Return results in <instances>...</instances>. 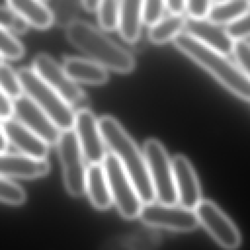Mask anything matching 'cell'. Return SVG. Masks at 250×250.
Segmentation results:
<instances>
[{
    "instance_id": "44dd1931",
    "label": "cell",
    "mask_w": 250,
    "mask_h": 250,
    "mask_svg": "<svg viewBox=\"0 0 250 250\" xmlns=\"http://www.w3.org/2000/svg\"><path fill=\"white\" fill-rule=\"evenodd\" d=\"M186 17L183 14H169L151 24L148 28L147 36L150 42L156 45L165 44L174 40L184 31Z\"/></svg>"
},
{
    "instance_id": "52a82bcc",
    "label": "cell",
    "mask_w": 250,
    "mask_h": 250,
    "mask_svg": "<svg viewBox=\"0 0 250 250\" xmlns=\"http://www.w3.org/2000/svg\"><path fill=\"white\" fill-rule=\"evenodd\" d=\"M57 144L65 188L74 197L82 196L85 192L87 168L75 132L72 129L62 131Z\"/></svg>"
},
{
    "instance_id": "5bb4252c",
    "label": "cell",
    "mask_w": 250,
    "mask_h": 250,
    "mask_svg": "<svg viewBox=\"0 0 250 250\" xmlns=\"http://www.w3.org/2000/svg\"><path fill=\"white\" fill-rule=\"evenodd\" d=\"M171 161L178 201L180 205L194 210L201 200L200 186L195 171L185 155H176Z\"/></svg>"
},
{
    "instance_id": "1f68e13d",
    "label": "cell",
    "mask_w": 250,
    "mask_h": 250,
    "mask_svg": "<svg viewBox=\"0 0 250 250\" xmlns=\"http://www.w3.org/2000/svg\"><path fill=\"white\" fill-rule=\"evenodd\" d=\"M212 0H187V11L189 17L205 18Z\"/></svg>"
},
{
    "instance_id": "d6986e66",
    "label": "cell",
    "mask_w": 250,
    "mask_h": 250,
    "mask_svg": "<svg viewBox=\"0 0 250 250\" xmlns=\"http://www.w3.org/2000/svg\"><path fill=\"white\" fill-rule=\"evenodd\" d=\"M29 25L38 29L49 28L53 21L52 10L42 0H6Z\"/></svg>"
},
{
    "instance_id": "cb8c5ba5",
    "label": "cell",
    "mask_w": 250,
    "mask_h": 250,
    "mask_svg": "<svg viewBox=\"0 0 250 250\" xmlns=\"http://www.w3.org/2000/svg\"><path fill=\"white\" fill-rule=\"evenodd\" d=\"M80 5H82L81 0H56L52 11L54 22L61 27L66 28L67 25L77 20Z\"/></svg>"
},
{
    "instance_id": "9c48e42d",
    "label": "cell",
    "mask_w": 250,
    "mask_h": 250,
    "mask_svg": "<svg viewBox=\"0 0 250 250\" xmlns=\"http://www.w3.org/2000/svg\"><path fill=\"white\" fill-rule=\"evenodd\" d=\"M194 211L198 223L221 246L232 249L240 245L241 236L237 228L214 202L200 200Z\"/></svg>"
},
{
    "instance_id": "8fae6325",
    "label": "cell",
    "mask_w": 250,
    "mask_h": 250,
    "mask_svg": "<svg viewBox=\"0 0 250 250\" xmlns=\"http://www.w3.org/2000/svg\"><path fill=\"white\" fill-rule=\"evenodd\" d=\"M14 114L17 119L41 137L48 145L57 144L61 130L52 119L25 94L13 100Z\"/></svg>"
},
{
    "instance_id": "6da1fadb",
    "label": "cell",
    "mask_w": 250,
    "mask_h": 250,
    "mask_svg": "<svg viewBox=\"0 0 250 250\" xmlns=\"http://www.w3.org/2000/svg\"><path fill=\"white\" fill-rule=\"evenodd\" d=\"M175 47L209 72L235 96L250 101V77L237 63L209 46L198 41L186 31L174 40Z\"/></svg>"
},
{
    "instance_id": "d6a6232c",
    "label": "cell",
    "mask_w": 250,
    "mask_h": 250,
    "mask_svg": "<svg viewBox=\"0 0 250 250\" xmlns=\"http://www.w3.org/2000/svg\"><path fill=\"white\" fill-rule=\"evenodd\" d=\"M13 114V101L0 88V120H7L11 118Z\"/></svg>"
},
{
    "instance_id": "e575fe53",
    "label": "cell",
    "mask_w": 250,
    "mask_h": 250,
    "mask_svg": "<svg viewBox=\"0 0 250 250\" xmlns=\"http://www.w3.org/2000/svg\"><path fill=\"white\" fill-rule=\"evenodd\" d=\"M81 1H82L83 8L90 13L96 12L97 7L100 2V0H81Z\"/></svg>"
},
{
    "instance_id": "484cf974",
    "label": "cell",
    "mask_w": 250,
    "mask_h": 250,
    "mask_svg": "<svg viewBox=\"0 0 250 250\" xmlns=\"http://www.w3.org/2000/svg\"><path fill=\"white\" fill-rule=\"evenodd\" d=\"M0 88L12 101L23 94L18 73L4 62L0 64Z\"/></svg>"
},
{
    "instance_id": "8d00e7d4",
    "label": "cell",
    "mask_w": 250,
    "mask_h": 250,
    "mask_svg": "<svg viewBox=\"0 0 250 250\" xmlns=\"http://www.w3.org/2000/svg\"><path fill=\"white\" fill-rule=\"evenodd\" d=\"M222 1H225V0H212V3H214V2H222Z\"/></svg>"
},
{
    "instance_id": "2e32d148",
    "label": "cell",
    "mask_w": 250,
    "mask_h": 250,
    "mask_svg": "<svg viewBox=\"0 0 250 250\" xmlns=\"http://www.w3.org/2000/svg\"><path fill=\"white\" fill-rule=\"evenodd\" d=\"M49 170L50 164L46 158L0 151V176L30 180L45 176Z\"/></svg>"
},
{
    "instance_id": "836d02e7",
    "label": "cell",
    "mask_w": 250,
    "mask_h": 250,
    "mask_svg": "<svg viewBox=\"0 0 250 250\" xmlns=\"http://www.w3.org/2000/svg\"><path fill=\"white\" fill-rule=\"evenodd\" d=\"M165 7L171 14H184L187 11V0H165Z\"/></svg>"
},
{
    "instance_id": "5b68a950",
    "label": "cell",
    "mask_w": 250,
    "mask_h": 250,
    "mask_svg": "<svg viewBox=\"0 0 250 250\" xmlns=\"http://www.w3.org/2000/svg\"><path fill=\"white\" fill-rule=\"evenodd\" d=\"M102 164L106 175L112 202L119 213L127 220L139 217L143 201L119 160L110 152L105 154Z\"/></svg>"
},
{
    "instance_id": "603a6c76",
    "label": "cell",
    "mask_w": 250,
    "mask_h": 250,
    "mask_svg": "<svg viewBox=\"0 0 250 250\" xmlns=\"http://www.w3.org/2000/svg\"><path fill=\"white\" fill-rule=\"evenodd\" d=\"M98 21L103 30L118 29L120 21V0H100L97 7Z\"/></svg>"
},
{
    "instance_id": "7a4b0ae2",
    "label": "cell",
    "mask_w": 250,
    "mask_h": 250,
    "mask_svg": "<svg viewBox=\"0 0 250 250\" xmlns=\"http://www.w3.org/2000/svg\"><path fill=\"white\" fill-rule=\"evenodd\" d=\"M99 126L104 145L123 166L143 203L153 201L155 193L144 153L141 152L133 139L112 116L104 115L101 117Z\"/></svg>"
},
{
    "instance_id": "30bf717a",
    "label": "cell",
    "mask_w": 250,
    "mask_h": 250,
    "mask_svg": "<svg viewBox=\"0 0 250 250\" xmlns=\"http://www.w3.org/2000/svg\"><path fill=\"white\" fill-rule=\"evenodd\" d=\"M33 69L69 104H78L84 100L85 96L80 87L49 55H37L33 61Z\"/></svg>"
},
{
    "instance_id": "8992f818",
    "label": "cell",
    "mask_w": 250,
    "mask_h": 250,
    "mask_svg": "<svg viewBox=\"0 0 250 250\" xmlns=\"http://www.w3.org/2000/svg\"><path fill=\"white\" fill-rule=\"evenodd\" d=\"M144 155L148 175L155 193L160 202L174 204L178 201L172 161L164 146L155 139H148L144 144Z\"/></svg>"
},
{
    "instance_id": "9a60e30c",
    "label": "cell",
    "mask_w": 250,
    "mask_h": 250,
    "mask_svg": "<svg viewBox=\"0 0 250 250\" xmlns=\"http://www.w3.org/2000/svg\"><path fill=\"white\" fill-rule=\"evenodd\" d=\"M8 143L12 144L21 153L34 158H46L48 144L37 134L12 117L1 124Z\"/></svg>"
},
{
    "instance_id": "4dcf8cb0",
    "label": "cell",
    "mask_w": 250,
    "mask_h": 250,
    "mask_svg": "<svg viewBox=\"0 0 250 250\" xmlns=\"http://www.w3.org/2000/svg\"><path fill=\"white\" fill-rule=\"evenodd\" d=\"M232 54L237 63L250 77V43L246 40L235 41Z\"/></svg>"
},
{
    "instance_id": "f1b7e54d",
    "label": "cell",
    "mask_w": 250,
    "mask_h": 250,
    "mask_svg": "<svg viewBox=\"0 0 250 250\" xmlns=\"http://www.w3.org/2000/svg\"><path fill=\"white\" fill-rule=\"evenodd\" d=\"M165 10V0H143L141 10L142 22L150 26L163 17Z\"/></svg>"
},
{
    "instance_id": "e0dca14e",
    "label": "cell",
    "mask_w": 250,
    "mask_h": 250,
    "mask_svg": "<svg viewBox=\"0 0 250 250\" xmlns=\"http://www.w3.org/2000/svg\"><path fill=\"white\" fill-rule=\"evenodd\" d=\"M62 67L75 82L102 85L108 79L107 69L90 59L67 57L63 61Z\"/></svg>"
},
{
    "instance_id": "ba28073f",
    "label": "cell",
    "mask_w": 250,
    "mask_h": 250,
    "mask_svg": "<svg viewBox=\"0 0 250 250\" xmlns=\"http://www.w3.org/2000/svg\"><path fill=\"white\" fill-rule=\"evenodd\" d=\"M139 217L147 226L175 231H190L198 226L195 211L176 203H143Z\"/></svg>"
},
{
    "instance_id": "ffe728a7",
    "label": "cell",
    "mask_w": 250,
    "mask_h": 250,
    "mask_svg": "<svg viewBox=\"0 0 250 250\" xmlns=\"http://www.w3.org/2000/svg\"><path fill=\"white\" fill-rule=\"evenodd\" d=\"M143 0H120V21L118 30L120 36L128 43L139 40L142 28Z\"/></svg>"
},
{
    "instance_id": "74e56055",
    "label": "cell",
    "mask_w": 250,
    "mask_h": 250,
    "mask_svg": "<svg viewBox=\"0 0 250 250\" xmlns=\"http://www.w3.org/2000/svg\"><path fill=\"white\" fill-rule=\"evenodd\" d=\"M2 62H3V61H2V57H1V56H0V64H1V63H2Z\"/></svg>"
},
{
    "instance_id": "277c9868",
    "label": "cell",
    "mask_w": 250,
    "mask_h": 250,
    "mask_svg": "<svg viewBox=\"0 0 250 250\" xmlns=\"http://www.w3.org/2000/svg\"><path fill=\"white\" fill-rule=\"evenodd\" d=\"M18 76L23 93L52 119L61 131L74 127L75 112L71 104L47 84L33 68L23 67L20 69Z\"/></svg>"
},
{
    "instance_id": "f546056e",
    "label": "cell",
    "mask_w": 250,
    "mask_h": 250,
    "mask_svg": "<svg viewBox=\"0 0 250 250\" xmlns=\"http://www.w3.org/2000/svg\"><path fill=\"white\" fill-rule=\"evenodd\" d=\"M229 35L234 40H245L250 37V9L233 21L227 24Z\"/></svg>"
},
{
    "instance_id": "83f0119b",
    "label": "cell",
    "mask_w": 250,
    "mask_h": 250,
    "mask_svg": "<svg viewBox=\"0 0 250 250\" xmlns=\"http://www.w3.org/2000/svg\"><path fill=\"white\" fill-rule=\"evenodd\" d=\"M0 26L12 33H25L29 24L11 7L0 6Z\"/></svg>"
},
{
    "instance_id": "7402d4cb",
    "label": "cell",
    "mask_w": 250,
    "mask_h": 250,
    "mask_svg": "<svg viewBox=\"0 0 250 250\" xmlns=\"http://www.w3.org/2000/svg\"><path fill=\"white\" fill-rule=\"evenodd\" d=\"M250 9L249 0H225L211 4L207 15L209 21L217 24H228Z\"/></svg>"
},
{
    "instance_id": "d590c367",
    "label": "cell",
    "mask_w": 250,
    "mask_h": 250,
    "mask_svg": "<svg viewBox=\"0 0 250 250\" xmlns=\"http://www.w3.org/2000/svg\"><path fill=\"white\" fill-rule=\"evenodd\" d=\"M7 145H8V141L4 135L2 126L0 124V151H5L7 148Z\"/></svg>"
},
{
    "instance_id": "3957f363",
    "label": "cell",
    "mask_w": 250,
    "mask_h": 250,
    "mask_svg": "<svg viewBox=\"0 0 250 250\" xmlns=\"http://www.w3.org/2000/svg\"><path fill=\"white\" fill-rule=\"evenodd\" d=\"M68 41L90 60L106 69L129 73L135 68L134 57L102 30L82 20H75L66 26Z\"/></svg>"
},
{
    "instance_id": "d4e9b609",
    "label": "cell",
    "mask_w": 250,
    "mask_h": 250,
    "mask_svg": "<svg viewBox=\"0 0 250 250\" xmlns=\"http://www.w3.org/2000/svg\"><path fill=\"white\" fill-rule=\"evenodd\" d=\"M26 200L25 191L10 178L0 176V201L9 205H21Z\"/></svg>"
},
{
    "instance_id": "4316f807",
    "label": "cell",
    "mask_w": 250,
    "mask_h": 250,
    "mask_svg": "<svg viewBox=\"0 0 250 250\" xmlns=\"http://www.w3.org/2000/svg\"><path fill=\"white\" fill-rule=\"evenodd\" d=\"M24 48L11 31L0 26V56L9 60H18L22 57Z\"/></svg>"
},
{
    "instance_id": "ac0fdd59",
    "label": "cell",
    "mask_w": 250,
    "mask_h": 250,
    "mask_svg": "<svg viewBox=\"0 0 250 250\" xmlns=\"http://www.w3.org/2000/svg\"><path fill=\"white\" fill-rule=\"evenodd\" d=\"M85 191H87L91 203L97 209L105 210L111 205L109 187L102 163H91L87 168Z\"/></svg>"
},
{
    "instance_id": "4fadbf2b",
    "label": "cell",
    "mask_w": 250,
    "mask_h": 250,
    "mask_svg": "<svg viewBox=\"0 0 250 250\" xmlns=\"http://www.w3.org/2000/svg\"><path fill=\"white\" fill-rule=\"evenodd\" d=\"M184 31L209 46L210 48L229 56L232 54L234 40L229 35L226 28L207 18H186Z\"/></svg>"
},
{
    "instance_id": "f35d334b",
    "label": "cell",
    "mask_w": 250,
    "mask_h": 250,
    "mask_svg": "<svg viewBox=\"0 0 250 250\" xmlns=\"http://www.w3.org/2000/svg\"><path fill=\"white\" fill-rule=\"evenodd\" d=\"M249 1H250V0H249Z\"/></svg>"
},
{
    "instance_id": "7c38bea8",
    "label": "cell",
    "mask_w": 250,
    "mask_h": 250,
    "mask_svg": "<svg viewBox=\"0 0 250 250\" xmlns=\"http://www.w3.org/2000/svg\"><path fill=\"white\" fill-rule=\"evenodd\" d=\"M75 134L84 158L91 163H102L105 156L104 142L99 120L88 108H80L75 113Z\"/></svg>"
}]
</instances>
